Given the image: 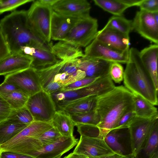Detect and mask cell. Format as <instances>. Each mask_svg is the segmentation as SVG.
I'll return each mask as SVG.
<instances>
[{"mask_svg": "<svg viewBox=\"0 0 158 158\" xmlns=\"http://www.w3.org/2000/svg\"><path fill=\"white\" fill-rule=\"evenodd\" d=\"M0 28L11 53H20L29 47L52 52V44L43 40L36 33L29 21L26 10H14L0 21Z\"/></svg>", "mask_w": 158, "mask_h": 158, "instance_id": "6da1fadb", "label": "cell"}, {"mask_svg": "<svg viewBox=\"0 0 158 158\" xmlns=\"http://www.w3.org/2000/svg\"><path fill=\"white\" fill-rule=\"evenodd\" d=\"M133 94L125 86H115L107 93L97 97L95 110L100 121L97 126L99 138L104 139L114 129L121 117L126 112L134 110Z\"/></svg>", "mask_w": 158, "mask_h": 158, "instance_id": "7a4b0ae2", "label": "cell"}, {"mask_svg": "<svg viewBox=\"0 0 158 158\" xmlns=\"http://www.w3.org/2000/svg\"><path fill=\"white\" fill-rule=\"evenodd\" d=\"M126 64L123 78L124 86L133 94L139 95L154 106L157 105L158 90L141 62L137 49H129Z\"/></svg>", "mask_w": 158, "mask_h": 158, "instance_id": "3957f363", "label": "cell"}, {"mask_svg": "<svg viewBox=\"0 0 158 158\" xmlns=\"http://www.w3.org/2000/svg\"><path fill=\"white\" fill-rule=\"evenodd\" d=\"M53 127L52 123L34 121L10 140L0 145V153L12 152L30 156L43 147L39 138Z\"/></svg>", "mask_w": 158, "mask_h": 158, "instance_id": "277c9868", "label": "cell"}, {"mask_svg": "<svg viewBox=\"0 0 158 158\" xmlns=\"http://www.w3.org/2000/svg\"><path fill=\"white\" fill-rule=\"evenodd\" d=\"M115 86L109 74L100 77L90 85L78 89L59 91L50 94L57 111L69 104L91 96H99L114 88Z\"/></svg>", "mask_w": 158, "mask_h": 158, "instance_id": "5b68a950", "label": "cell"}, {"mask_svg": "<svg viewBox=\"0 0 158 158\" xmlns=\"http://www.w3.org/2000/svg\"><path fill=\"white\" fill-rule=\"evenodd\" d=\"M52 7L34 1L28 10V18L32 28L43 40L50 43Z\"/></svg>", "mask_w": 158, "mask_h": 158, "instance_id": "8992f818", "label": "cell"}, {"mask_svg": "<svg viewBox=\"0 0 158 158\" xmlns=\"http://www.w3.org/2000/svg\"><path fill=\"white\" fill-rule=\"evenodd\" d=\"M25 106L35 121L52 123L57 111L50 94L42 90L30 96Z\"/></svg>", "mask_w": 158, "mask_h": 158, "instance_id": "52a82bcc", "label": "cell"}, {"mask_svg": "<svg viewBox=\"0 0 158 158\" xmlns=\"http://www.w3.org/2000/svg\"><path fill=\"white\" fill-rule=\"evenodd\" d=\"M97 20L90 16L80 19L62 40L80 47H86L95 39L98 31Z\"/></svg>", "mask_w": 158, "mask_h": 158, "instance_id": "ba28073f", "label": "cell"}, {"mask_svg": "<svg viewBox=\"0 0 158 158\" xmlns=\"http://www.w3.org/2000/svg\"><path fill=\"white\" fill-rule=\"evenodd\" d=\"M4 81L13 84L29 96L42 90L36 70L31 67L5 76Z\"/></svg>", "mask_w": 158, "mask_h": 158, "instance_id": "9c48e42d", "label": "cell"}, {"mask_svg": "<svg viewBox=\"0 0 158 158\" xmlns=\"http://www.w3.org/2000/svg\"><path fill=\"white\" fill-rule=\"evenodd\" d=\"M73 152L87 158H103L115 153L104 139L84 135H80Z\"/></svg>", "mask_w": 158, "mask_h": 158, "instance_id": "30bf717a", "label": "cell"}, {"mask_svg": "<svg viewBox=\"0 0 158 158\" xmlns=\"http://www.w3.org/2000/svg\"><path fill=\"white\" fill-rule=\"evenodd\" d=\"M129 50L121 52L110 48L95 38L85 47L83 56L101 59L111 62L126 64L129 56Z\"/></svg>", "mask_w": 158, "mask_h": 158, "instance_id": "8fae6325", "label": "cell"}, {"mask_svg": "<svg viewBox=\"0 0 158 158\" xmlns=\"http://www.w3.org/2000/svg\"><path fill=\"white\" fill-rule=\"evenodd\" d=\"M104 139L115 153L127 158L134 156L128 128L113 129L107 133Z\"/></svg>", "mask_w": 158, "mask_h": 158, "instance_id": "7c38bea8", "label": "cell"}, {"mask_svg": "<svg viewBox=\"0 0 158 158\" xmlns=\"http://www.w3.org/2000/svg\"><path fill=\"white\" fill-rule=\"evenodd\" d=\"M132 30L141 36L158 44V23L152 13L140 10L132 20Z\"/></svg>", "mask_w": 158, "mask_h": 158, "instance_id": "4fadbf2b", "label": "cell"}, {"mask_svg": "<svg viewBox=\"0 0 158 158\" xmlns=\"http://www.w3.org/2000/svg\"><path fill=\"white\" fill-rule=\"evenodd\" d=\"M158 116L150 118L135 116L130 124V135L134 156L138 152Z\"/></svg>", "mask_w": 158, "mask_h": 158, "instance_id": "5bb4252c", "label": "cell"}, {"mask_svg": "<svg viewBox=\"0 0 158 158\" xmlns=\"http://www.w3.org/2000/svg\"><path fill=\"white\" fill-rule=\"evenodd\" d=\"M78 139L73 136H61L56 141L47 145L32 153L33 158H56L72 149L77 143Z\"/></svg>", "mask_w": 158, "mask_h": 158, "instance_id": "9a60e30c", "label": "cell"}, {"mask_svg": "<svg viewBox=\"0 0 158 158\" xmlns=\"http://www.w3.org/2000/svg\"><path fill=\"white\" fill-rule=\"evenodd\" d=\"M52 8L54 11L67 16L84 18L90 16V4L86 0H58Z\"/></svg>", "mask_w": 158, "mask_h": 158, "instance_id": "2e32d148", "label": "cell"}, {"mask_svg": "<svg viewBox=\"0 0 158 158\" xmlns=\"http://www.w3.org/2000/svg\"><path fill=\"white\" fill-rule=\"evenodd\" d=\"M78 69L85 72V77L99 78L109 74L111 62L84 56L75 59Z\"/></svg>", "mask_w": 158, "mask_h": 158, "instance_id": "e0dca14e", "label": "cell"}, {"mask_svg": "<svg viewBox=\"0 0 158 158\" xmlns=\"http://www.w3.org/2000/svg\"><path fill=\"white\" fill-rule=\"evenodd\" d=\"M95 39L102 43L119 51L124 52L129 49V36L110 28L104 27L98 31Z\"/></svg>", "mask_w": 158, "mask_h": 158, "instance_id": "ac0fdd59", "label": "cell"}, {"mask_svg": "<svg viewBox=\"0 0 158 158\" xmlns=\"http://www.w3.org/2000/svg\"><path fill=\"white\" fill-rule=\"evenodd\" d=\"M81 19L63 15L53 11L51 24V39L63 40L74 25Z\"/></svg>", "mask_w": 158, "mask_h": 158, "instance_id": "d6986e66", "label": "cell"}, {"mask_svg": "<svg viewBox=\"0 0 158 158\" xmlns=\"http://www.w3.org/2000/svg\"><path fill=\"white\" fill-rule=\"evenodd\" d=\"M32 57L20 53H11L0 60V76H6L30 67Z\"/></svg>", "mask_w": 158, "mask_h": 158, "instance_id": "ffe728a7", "label": "cell"}, {"mask_svg": "<svg viewBox=\"0 0 158 158\" xmlns=\"http://www.w3.org/2000/svg\"><path fill=\"white\" fill-rule=\"evenodd\" d=\"M21 53L32 57L33 60L30 67L36 70L51 66L61 60L52 52L42 49L25 47L21 49Z\"/></svg>", "mask_w": 158, "mask_h": 158, "instance_id": "44dd1931", "label": "cell"}, {"mask_svg": "<svg viewBox=\"0 0 158 158\" xmlns=\"http://www.w3.org/2000/svg\"><path fill=\"white\" fill-rule=\"evenodd\" d=\"M68 61L61 60L57 63L43 69L36 70L42 90L51 94L60 91L62 87L59 82H54L55 76L60 72L63 65Z\"/></svg>", "mask_w": 158, "mask_h": 158, "instance_id": "7402d4cb", "label": "cell"}, {"mask_svg": "<svg viewBox=\"0 0 158 158\" xmlns=\"http://www.w3.org/2000/svg\"><path fill=\"white\" fill-rule=\"evenodd\" d=\"M158 44H154L139 51V56L146 69L151 77L155 86L158 90L157 58Z\"/></svg>", "mask_w": 158, "mask_h": 158, "instance_id": "603a6c76", "label": "cell"}, {"mask_svg": "<svg viewBox=\"0 0 158 158\" xmlns=\"http://www.w3.org/2000/svg\"><path fill=\"white\" fill-rule=\"evenodd\" d=\"M134 158H158V119L154 123Z\"/></svg>", "mask_w": 158, "mask_h": 158, "instance_id": "cb8c5ba5", "label": "cell"}, {"mask_svg": "<svg viewBox=\"0 0 158 158\" xmlns=\"http://www.w3.org/2000/svg\"><path fill=\"white\" fill-rule=\"evenodd\" d=\"M52 52L57 58L68 61L84 56L81 47L64 40L53 45Z\"/></svg>", "mask_w": 158, "mask_h": 158, "instance_id": "d4e9b609", "label": "cell"}, {"mask_svg": "<svg viewBox=\"0 0 158 158\" xmlns=\"http://www.w3.org/2000/svg\"><path fill=\"white\" fill-rule=\"evenodd\" d=\"M97 97L91 96L82 98L69 104L59 111L70 116L95 110Z\"/></svg>", "mask_w": 158, "mask_h": 158, "instance_id": "484cf974", "label": "cell"}, {"mask_svg": "<svg viewBox=\"0 0 158 158\" xmlns=\"http://www.w3.org/2000/svg\"><path fill=\"white\" fill-rule=\"evenodd\" d=\"M52 126L58 130L62 136H73L76 124L70 116L61 111H57L52 122Z\"/></svg>", "mask_w": 158, "mask_h": 158, "instance_id": "4316f807", "label": "cell"}, {"mask_svg": "<svg viewBox=\"0 0 158 158\" xmlns=\"http://www.w3.org/2000/svg\"><path fill=\"white\" fill-rule=\"evenodd\" d=\"M134 111L136 116L143 118H150L158 116L157 108L141 96L133 94Z\"/></svg>", "mask_w": 158, "mask_h": 158, "instance_id": "83f0119b", "label": "cell"}, {"mask_svg": "<svg viewBox=\"0 0 158 158\" xmlns=\"http://www.w3.org/2000/svg\"><path fill=\"white\" fill-rule=\"evenodd\" d=\"M27 125L7 120L0 123V145L10 140Z\"/></svg>", "mask_w": 158, "mask_h": 158, "instance_id": "f1b7e54d", "label": "cell"}, {"mask_svg": "<svg viewBox=\"0 0 158 158\" xmlns=\"http://www.w3.org/2000/svg\"><path fill=\"white\" fill-rule=\"evenodd\" d=\"M104 27L129 36L130 33L132 30V20L128 19L123 16H113L110 18Z\"/></svg>", "mask_w": 158, "mask_h": 158, "instance_id": "f546056e", "label": "cell"}, {"mask_svg": "<svg viewBox=\"0 0 158 158\" xmlns=\"http://www.w3.org/2000/svg\"><path fill=\"white\" fill-rule=\"evenodd\" d=\"M95 4L114 16H122L129 7L119 0H94Z\"/></svg>", "mask_w": 158, "mask_h": 158, "instance_id": "4dcf8cb0", "label": "cell"}, {"mask_svg": "<svg viewBox=\"0 0 158 158\" xmlns=\"http://www.w3.org/2000/svg\"><path fill=\"white\" fill-rule=\"evenodd\" d=\"M1 96L6 101L13 110L19 109L25 107L30 97L28 95L20 89L15 91L7 94Z\"/></svg>", "mask_w": 158, "mask_h": 158, "instance_id": "1f68e13d", "label": "cell"}, {"mask_svg": "<svg viewBox=\"0 0 158 158\" xmlns=\"http://www.w3.org/2000/svg\"><path fill=\"white\" fill-rule=\"evenodd\" d=\"M6 120L14 123L27 125L34 121L31 114L25 106L19 109L13 110Z\"/></svg>", "mask_w": 158, "mask_h": 158, "instance_id": "d6a6232c", "label": "cell"}, {"mask_svg": "<svg viewBox=\"0 0 158 158\" xmlns=\"http://www.w3.org/2000/svg\"><path fill=\"white\" fill-rule=\"evenodd\" d=\"M76 124H83L97 126L100 121L99 115L95 110L70 115Z\"/></svg>", "mask_w": 158, "mask_h": 158, "instance_id": "836d02e7", "label": "cell"}, {"mask_svg": "<svg viewBox=\"0 0 158 158\" xmlns=\"http://www.w3.org/2000/svg\"><path fill=\"white\" fill-rule=\"evenodd\" d=\"M34 0H0V15L8 11H13L19 6Z\"/></svg>", "mask_w": 158, "mask_h": 158, "instance_id": "e575fe53", "label": "cell"}, {"mask_svg": "<svg viewBox=\"0 0 158 158\" xmlns=\"http://www.w3.org/2000/svg\"><path fill=\"white\" fill-rule=\"evenodd\" d=\"M61 136L56 129L53 127L42 134L39 139L44 147L56 141Z\"/></svg>", "mask_w": 158, "mask_h": 158, "instance_id": "d590c367", "label": "cell"}, {"mask_svg": "<svg viewBox=\"0 0 158 158\" xmlns=\"http://www.w3.org/2000/svg\"><path fill=\"white\" fill-rule=\"evenodd\" d=\"M124 70L122 65L118 62H112L110 68L109 75L116 83L121 82L123 78Z\"/></svg>", "mask_w": 158, "mask_h": 158, "instance_id": "8d00e7d4", "label": "cell"}, {"mask_svg": "<svg viewBox=\"0 0 158 158\" xmlns=\"http://www.w3.org/2000/svg\"><path fill=\"white\" fill-rule=\"evenodd\" d=\"M76 126L80 135L99 138V130L97 126L83 124H77Z\"/></svg>", "mask_w": 158, "mask_h": 158, "instance_id": "74e56055", "label": "cell"}, {"mask_svg": "<svg viewBox=\"0 0 158 158\" xmlns=\"http://www.w3.org/2000/svg\"><path fill=\"white\" fill-rule=\"evenodd\" d=\"M99 78L85 77L64 86L60 90H71L82 88L90 85Z\"/></svg>", "mask_w": 158, "mask_h": 158, "instance_id": "f35d334b", "label": "cell"}, {"mask_svg": "<svg viewBox=\"0 0 158 158\" xmlns=\"http://www.w3.org/2000/svg\"><path fill=\"white\" fill-rule=\"evenodd\" d=\"M135 116L134 110L127 112L119 118L114 129L128 128Z\"/></svg>", "mask_w": 158, "mask_h": 158, "instance_id": "ab89813d", "label": "cell"}, {"mask_svg": "<svg viewBox=\"0 0 158 158\" xmlns=\"http://www.w3.org/2000/svg\"><path fill=\"white\" fill-rule=\"evenodd\" d=\"M139 6L140 10L150 13L158 12V0H142Z\"/></svg>", "mask_w": 158, "mask_h": 158, "instance_id": "60d3db41", "label": "cell"}, {"mask_svg": "<svg viewBox=\"0 0 158 158\" xmlns=\"http://www.w3.org/2000/svg\"><path fill=\"white\" fill-rule=\"evenodd\" d=\"M13 110L6 101L0 95V123L6 119Z\"/></svg>", "mask_w": 158, "mask_h": 158, "instance_id": "b9f144b4", "label": "cell"}, {"mask_svg": "<svg viewBox=\"0 0 158 158\" xmlns=\"http://www.w3.org/2000/svg\"><path fill=\"white\" fill-rule=\"evenodd\" d=\"M85 77V72L80 69H78L75 73L69 75L64 80L59 83L62 88L64 86L77 81L84 78Z\"/></svg>", "mask_w": 158, "mask_h": 158, "instance_id": "7bdbcfd3", "label": "cell"}, {"mask_svg": "<svg viewBox=\"0 0 158 158\" xmlns=\"http://www.w3.org/2000/svg\"><path fill=\"white\" fill-rule=\"evenodd\" d=\"M10 53V51L0 28V60Z\"/></svg>", "mask_w": 158, "mask_h": 158, "instance_id": "ee69618b", "label": "cell"}, {"mask_svg": "<svg viewBox=\"0 0 158 158\" xmlns=\"http://www.w3.org/2000/svg\"><path fill=\"white\" fill-rule=\"evenodd\" d=\"M75 59L66 62L61 68L60 72L66 73L69 75L75 73L78 69L75 62Z\"/></svg>", "mask_w": 158, "mask_h": 158, "instance_id": "f6af8a7d", "label": "cell"}, {"mask_svg": "<svg viewBox=\"0 0 158 158\" xmlns=\"http://www.w3.org/2000/svg\"><path fill=\"white\" fill-rule=\"evenodd\" d=\"M19 89H20L13 84L4 81L0 84V95L7 94Z\"/></svg>", "mask_w": 158, "mask_h": 158, "instance_id": "bcb514c9", "label": "cell"}, {"mask_svg": "<svg viewBox=\"0 0 158 158\" xmlns=\"http://www.w3.org/2000/svg\"><path fill=\"white\" fill-rule=\"evenodd\" d=\"M0 158H33V157L18 153L4 152L0 153Z\"/></svg>", "mask_w": 158, "mask_h": 158, "instance_id": "7dc6e473", "label": "cell"}, {"mask_svg": "<svg viewBox=\"0 0 158 158\" xmlns=\"http://www.w3.org/2000/svg\"><path fill=\"white\" fill-rule=\"evenodd\" d=\"M129 8L131 6H139L142 0H119Z\"/></svg>", "mask_w": 158, "mask_h": 158, "instance_id": "c3c4849f", "label": "cell"}, {"mask_svg": "<svg viewBox=\"0 0 158 158\" xmlns=\"http://www.w3.org/2000/svg\"><path fill=\"white\" fill-rule=\"evenodd\" d=\"M58 0H39L37 1L38 2L41 4L52 7Z\"/></svg>", "mask_w": 158, "mask_h": 158, "instance_id": "681fc988", "label": "cell"}, {"mask_svg": "<svg viewBox=\"0 0 158 158\" xmlns=\"http://www.w3.org/2000/svg\"><path fill=\"white\" fill-rule=\"evenodd\" d=\"M63 158H87L85 157L74 154L73 152L69 154L68 155L65 156Z\"/></svg>", "mask_w": 158, "mask_h": 158, "instance_id": "f907efd6", "label": "cell"}, {"mask_svg": "<svg viewBox=\"0 0 158 158\" xmlns=\"http://www.w3.org/2000/svg\"><path fill=\"white\" fill-rule=\"evenodd\" d=\"M103 158H127L126 157L121 156L118 154L114 153L111 155H110Z\"/></svg>", "mask_w": 158, "mask_h": 158, "instance_id": "816d5d0a", "label": "cell"}, {"mask_svg": "<svg viewBox=\"0 0 158 158\" xmlns=\"http://www.w3.org/2000/svg\"><path fill=\"white\" fill-rule=\"evenodd\" d=\"M152 13L155 20L156 23H158V12H155Z\"/></svg>", "mask_w": 158, "mask_h": 158, "instance_id": "f5cc1de1", "label": "cell"}, {"mask_svg": "<svg viewBox=\"0 0 158 158\" xmlns=\"http://www.w3.org/2000/svg\"><path fill=\"white\" fill-rule=\"evenodd\" d=\"M61 156H59V157H57L56 158H61Z\"/></svg>", "mask_w": 158, "mask_h": 158, "instance_id": "db71d44e", "label": "cell"}, {"mask_svg": "<svg viewBox=\"0 0 158 158\" xmlns=\"http://www.w3.org/2000/svg\"><path fill=\"white\" fill-rule=\"evenodd\" d=\"M131 158H134V156H133V157H131Z\"/></svg>", "mask_w": 158, "mask_h": 158, "instance_id": "11a10c76", "label": "cell"}, {"mask_svg": "<svg viewBox=\"0 0 158 158\" xmlns=\"http://www.w3.org/2000/svg\"></svg>", "mask_w": 158, "mask_h": 158, "instance_id": "9f6ffc18", "label": "cell"}]
</instances>
